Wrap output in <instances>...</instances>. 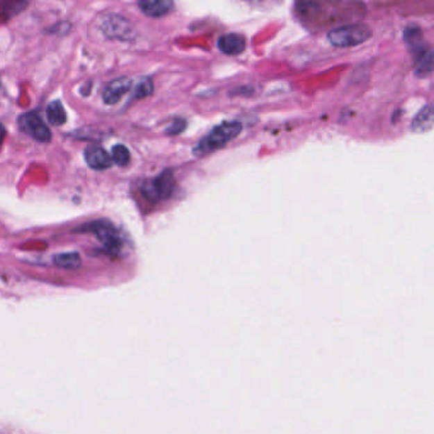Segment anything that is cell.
Returning <instances> with one entry per match:
<instances>
[{"label": "cell", "mask_w": 434, "mask_h": 434, "mask_svg": "<svg viewBox=\"0 0 434 434\" xmlns=\"http://www.w3.org/2000/svg\"><path fill=\"white\" fill-rule=\"evenodd\" d=\"M404 38L412 51V68L415 74L424 78L433 73L434 53L431 47L424 44L419 28L410 27L405 30Z\"/></svg>", "instance_id": "6da1fadb"}, {"label": "cell", "mask_w": 434, "mask_h": 434, "mask_svg": "<svg viewBox=\"0 0 434 434\" xmlns=\"http://www.w3.org/2000/svg\"><path fill=\"white\" fill-rule=\"evenodd\" d=\"M241 130H242V125L240 122H223L221 125L215 126L206 137H203L199 142L197 148L194 149V153L197 156H203V154L218 151L224 145L228 144L231 140L238 137Z\"/></svg>", "instance_id": "7a4b0ae2"}, {"label": "cell", "mask_w": 434, "mask_h": 434, "mask_svg": "<svg viewBox=\"0 0 434 434\" xmlns=\"http://www.w3.org/2000/svg\"><path fill=\"white\" fill-rule=\"evenodd\" d=\"M372 36L366 24H347L328 32V38L335 47H354L365 44Z\"/></svg>", "instance_id": "3957f363"}, {"label": "cell", "mask_w": 434, "mask_h": 434, "mask_svg": "<svg viewBox=\"0 0 434 434\" xmlns=\"http://www.w3.org/2000/svg\"><path fill=\"white\" fill-rule=\"evenodd\" d=\"M175 186V178L171 171L162 172L153 181L145 183L142 187V192L149 201H160L169 198Z\"/></svg>", "instance_id": "277c9868"}, {"label": "cell", "mask_w": 434, "mask_h": 434, "mask_svg": "<svg viewBox=\"0 0 434 434\" xmlns=\"http://www.w3.org/2000/svg\"><path fill=\"white\" fill-rule=\"evenodd\" d=\"M19 125L22 130H24L27 134H30L31 137L35 140H37L40 143H49L51 142V131L46 126V124L38 117L36 114L23 115L19 119Z\"/></svg>", "instance_id": "5b68a950"}, {"label": "cell", "mask_w": 434, "mask_h": 434, "mask_svg": "<svg viewBox=\"0 0 434 434\" xmlns=\"http://www.w3.org/2000/svg\"><path fill=\"white\" fill-rule=\"evenodd\" d=\"M91 232L99 237L101 242L106 246L110 251H119L122 247V237L116 229L107 222H97L91 224Z\"/></svg>", "instance_id": "8992f818"}, {"label": "cell", "mask_w": 434, "mask_h": 434, "mask_svg": "<svg viewBox=\"0 0 434 434\" xmlns=\"http://www.w3.org/2000/svg\"><path fill=\"white\" fill-rule=\"evenodd\" d=\"M84 160L87 162V165L96 171H102L112 166V157H110V154L101 147L97 145H90L85 151H84Z\"/></svg>", "instance_id": "52a82bcc"}, {"label": "cell", "mask_w": 434, "mask_h": 434, "mask_svg": "<svg viewBox=\"0 0 434 434\" xmlns=\"http://www.w3.org/2000/svg\"><path fill=\"white\" fill-rule=\"evenodd\" d=\"M130 88H131V81L126 76H122L107 84L102 97L107 105H115L130 91Z\"/></svg>", "instance_id": "ba28073f"}, {"label": "cell", "mask_w": 434, "mask_h": 434, "mask_svg": "<svg viewBox=\"0 0 434 434\" xmlns=\"http://www.w3.org/2000/svg\"><path fill=\"white\" fill-rule=\"evenodd\" d=\"M218 47L226 55H240L246 49V40L238 33H227L218 40Z\"/></svg>", "instance_id": "9c48e42d"}, {"label": "cell", "mask_w": 434, "mask_h": 434, "mask_svg": "<svg viewBox=\"0 0 434 434\" xmlns=\"http://www.w3.org/2000/svg\"><path fill=\"white\" fill-rule=\"evenodd\" d=\"M139 8L149 17H162L174 8V0H137Z\"/></svg>", "instance_id": "30bf717a"}, {"label": "cell", "mask_w": 434, "mask_h": 434, "mask_svg": "<svg viewBox=\"0 0 434 434\" xmlns=\"http://www.w3.org/2000/svg\"><path fill=\"white\" fill-rule=\"evenodd\" d=\"M434 128V103L424 107L412 122L414 133H427Z\"/></svg>", "instance_id": "8fae6325"}, {"label": "cell", "mask_w": 434, "mask_h": 434, "mask_svg": "<svg viewBox=\"0 0 434 434\" xmlns=\"http://www.w3.org/2000/svg\"><path fill=\"white\" fill-rule=\"evenodd\" d=\"M46 116L49 122L53 126H60L67 122V112L60 101H53L46 108Z\"/></svg>", "instance_id": "7c38bea8"}, {"label": "cell", "mask_w": 434, "mask_h": 434, "mask_svg": "<svg viewBox=\"0 0 434 434\" xmlns=\"http://www.w3.org/2000/svg\"><path fill=\"white\" fill-rule=\"evenodd\" d=\"M53 262L59 267L73 270L82 265V259L78 252H64L53 256Z\"/></svg>", "instance_id": "4fadbf2b"}, {"label": "cell", "mask_w": 434, "mask_h": 434, "mask_svg": "<svg viewBox=\"0 0 434 434\" xmlns=\"http://www.w3.org/2000/svg\"><path fill=\"white\" fill-rule=\"evenodd\" d=\"M27 0H3V12L6 18L13 17L27 7Z\"/></svg>", "instance_id": "5bb4252c"}, {"label": "cell", "mask_w": 434, "mask_h": 434, "mask_svg": "<svg viewBox=\"0 0 434 434\" xmlns=\"http://www.w3.org/2000/svg\"><path fill=\"white\" fill-rule=\"evenodd\" d=\"M112 160L120 167L126 166L130 162L129 149L122 144H116L112 148Z\"/></svg>", "instance_id": "9a60e30c"}, {"label": "cell", "mask_w": 434, "mask_h": 434, "mask_svg": "<svg viewBox=\"0 0 434 434\" xmlns=\"http://www.w3.org/2000/svg\"><path fill=\"white\" fill-rule=\"evenodd\" d=\"M153 83L151 82V79L148 78H143L139 81V83L135 85V90H134V94H135V99H144L151 96L153 93Z\"/></svg>", "instance_id": "2e32d148"}, {"label": "cell", "mask_w": 434, "mask_h": 434, "mask_svg": "<svg viewBox=\"0 0 434 434\" xmlns=\"http://www.w3.org/2000/svg\"><path fill=\"white\" fill-rule=\"evenodd\" d=\"M185 129V122L183 120H176L175 122H172V125L167 129V134L169 135H177L180 134L181 131Z\"/></svg>", "instance_id": "e0dca14e"}, {"label": "cell", "mask_w": 434, "mask_h": 434, "mask_svg": "<svg viewBox=\"0 0 434 434\" xmlns=\"http://www.w3.org/2000/svg\"><path fill=\"white\" fill-rule=\"evenodd\" d=\"M247 1H261V0H247Z\"/></svg>", "instance_id": "ac0fdd59"}]
</instances>
